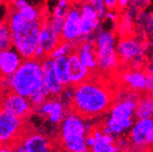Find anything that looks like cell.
Listing matches in <instances>:
<instances>
[{
    "label": "cell",
    "instance_id": "cell-21",
    "mask_svg": "<svg viewBox=\"0 0 153 152\" xmlns=\"http://www.w3.org/2000/svg\"><path fill=\"white\" fill-rule=\"evenodd\" d=\"M153 118V93H147L141 96L137 103L135 119Z\"/></svg>",
    "mask_w": 153,
    "mask_h": 152
},
{
    "label": "cell",
    "instance_id": "cell-39",
    "mask_svg": "<svg viewBox=\"0 0 153 152\" xmlns=\"http://www.w3.org/2000/svg\"><path fill=\"white\" fill-rule=\"evenodd\" d=\"M60 152H71V151H69V150H68V149L65 148V149H63V150H61Z\"/></svg>",
    "mask_w": 153,
    "mask_h": 152
},
{
    "label": "cell",
    "instance_id": "cell-12",
    "mask_svg": "<svg viewBox=\"0 0 153 152\" xmlns=\"http://www.w3.org/2000/svg\"><path fill=\"white\" fill-rule=\"evenodd\" d=\"M43 71V86L47 89L51 97H58L63 93L65 85L60 81L54 69V60L47 56L42 61Z\"/></svg>",
    "mask_w": 153,
    "mask_h": 152
},
{
    "label": "cell",
    "instance_id": "cell-2",
    "mask_svg": "<svg viewBox=\"0 0 153 152\" xmlns=\"http://www.w3.org/2000/svg\"><path fill=\"white\" fill-rule=\"evenodd\" d=\"M139 98L134 90L121 92L110 108L109 115L103 128L104 133L116 138L131 130L134 123L135 110Z\"/></svg>",
    "mask_w": 153,
    "mask_h": 152
},
{
    "label": "cell",
    "instance_id": "cell-8",
    "mask_svg": "<svg viewBox=\"0 0 153 152\" xmlns=\"http://www.w3.org/2000/svg\"><path fill=\"white\" fill-rule=\"evenodd\" d=\"M118 55L121 62L138 66L144 57L143 44L136 37H124L118 44Z\"/></svg>",
    "mask_w": 153,
    "mask_h": 152
},
{
    "label": "cell",
    "instance_id": "cell-17",
    "mask_svg": "<svg viewBox=\"0 0 153 152\" xmlns=\"http://www.w3.org/2000/svg\"><path fill=\"white\" fill-rule=\"evenodd\" d=\"M75 51L79 55L81 63L85 65L90 71L98 68V62L96 57L95 44L90 39L82 40L76 47Z\"/></svg>",
    "mask_w": 153,
    "mask_h": 152
},
{
    "label": "cell",
    "instance_id": "cell-3",
    "mask_svg": "<svg viewBox=\"0 0 153 152\" xmlns=\"http://www.w3.org/2000/svg\"><path fill=\"white\" fill-rule=\"evenodd\" d=\"M7 22L12 33V47L25 60L34 58L42 22H27L18 10L13 9L7 15Z\"/></svg>",
    "mask_w": 153,
    "mask_h": 152
},
{
    "label": "cell",
    "instance_id": "cell-26",
    "mask_svg": "<svg viewBox=\"0 0 153 152\" xmlns=\"http://www.w3.org/2000/svg\"><path fill=\"white\" fill-rule=\"evenodd\" d=\"M20 14L24 17L27 22H36V21H40V12L38 10V9L34 6L33 4L29 3L25 7H24L22 9L18 10Z\"/></svg>",
    "mask_w": 153,
    "mask_h": 152
},
{
    "label": "cell",
    "instance_id": "cell-13",
    "mask_svg": "<svg viewBox=\"0 0 153 152\" xmlns=\"http://www.w3.org/2000/svg\"><path fill=\"white\" fill-rule=\"evenodd\" d=\"M79 10L81 15L82 40H85L89 39L88 37L98 31L99 24H100V17L94 7L87 1L80 6Z\"/></svg>",
    "mask_w": 153,
    "mask_h": 152
},
{
    "label": "cell",
    "instance_id": "cell-14",
    "mask_svg": "<svg viewBox=\"0 0 153 152\" xmlns=\"http://www.w3.org/2000/svg\"><path fill=\"white\" fill-rule=\"evenodd\" d=\"M39 115L46 117L52 124L62 122L65 117V105L58 98H49L41 105L36 108Z\"/></svg>",
    "mask_w": 153,
    "mask_h": 152
},
{
    "label": "cell",
    "instance_id": "cell-23",
    "mask_svg": "<svg viewBox=\"0 0 153 152\" xmlns=\"http://www.w3.org/2000/svg\"><path fill=\"white\" fill-rule=\"evenodd\" d=\"M91 152H120V148L117 146L113 135L104 133L101 139L91 148Z\"/></svg>",
    "mask_w": 153,
    "mask_h": 152
},
{
    "label": "cell",
    "instance_id": "cell-11",
    "mask_svg": "<svg viewBox=\"0 0 153 152\" xmlns=\"http://www.w3.org/2000/svg\"><path fill=\"white\" fill-rule=\"evenodd\" d=\"M62 39L78 44L82 41L81 31V15L79 7H71L69 12L65 19L64 28L62 31Z\"/></svg>",
    "mask_w": 153,
    "mask_h": 152
},
{
    "label": "cell",
    "instance_id": "cell-27",
    "mask_svg": "<svg viewBox=\"0 0 153 152\" xmlns=\"http://www.w3.org/2000/svg\"><path fill=\"white\" fill-rule=\"evenodd\" d=\"M50 96L51 95L47 90V89H46L44 86H42L37 90H36V92L29 97V100H30V102H31L33 108H36L39 105H41L46 100L49 99Z\"/></svg>",
    "mask_w": 153,
    "mask_h": 152
},
{
    "label": "cell",
    "instance_id": "cell-35",
    "mask_svg": "<svg viewBox=\"0 0 153 152\" xmlns=\"http://www.w3.org/2000/svg\"><path fill=\"white\" fill-rule=\"evenodd\" d=\"M13 149H14V152H27L26 148H25L24 145H22V143L17 144V145L14 147Z\"/></svg>",
    "mask_w": 153,
    "mask_h": 152
},
{
    "label": "cell",
    "instance_id": "cell-6",
    "mask_svg": "<svg viewBox=\"0 0 153 152\" xmlns=\"http://www.w3.org/2000/svg\"><path fill=\"white\" fill-rule=\"evenodd\" d=\"M94 44L98 68L103 72H110L119 65L116 36L108 30H98L94 34Z\"/></svg>",
    "mask_w": 153,
    "mask_h": 152
},
{
    "label": "cell",
    "instance_id": "cell-1",
    "mask_svg": "<svg viewBox=\"0 0 153 152\" xmlns=\"http://www.w3.org/2000/svg\"><path fill=\"white\" fill-rule=\"evenodd\" d=\"M114 103L111 90L102 83L86 79L75 86L73 110L83 118H94L108 111Z\"/></svg>",
    "mask_w": 153,
    "mask_h": 152
},
{
    "label": "cell",
    "instance_id": "cell-37",
    "mask_svg": "<svg viewBox=\"0 0 153 152\" xmlns=\"http://www.w3.org/2000/svg\"><path fill=\"white\" fill-rule=\"evenodd\" d=\"M0 152H14V149L11 148L10 145H2Z\"/></svg>",
    "mask_w": 153,
    "mask_h": 152
},
{
    "label": "cell",
    "instance_id": "cell-18",
    "mask_svg": "<svg viewBox=\"0 0 153 152\" xmlns=\"http://www.w3.org/2000/svg\"><path fill=\"white\" fill-rule=\"evenodd\" d=\"M124 84L134 92L139 93L147 90L148 74L140 69H130L125 71L121 76Z\"/></svg>",
    "mask_w": 153,
    "mask_h": 152
},
{
    "label": "cell",
    "instance_id": "cell-31",
    "mask_svg": "<svg viewBox=\"0 0 153 152\" xmlns=\"http://www.w3.org/2000/svg\"><path fill=\"white\" fill-rule=\"evenodd\" d=\"M108 10H115L119 7L120 0H104Z\"/></svg>",
    "mask_w": 153,
    "mask_h": 152
},
{
    "label": "cell",
    "instance_id": "cell-32",
    "mask_svg": "<svg viewBox=\"0 0 153 152\" xmlns=\"http://www.w3.org/2000/svg\"><path fill=\"white\" fill-rule=\"evenodd\" d=\"M86 142H87V145H88V147L90 148H93L95 144L97 143V140H96V138L94 136V134L91 133H90L88 135H87V137H86Z\"/></svg>",
    "mask_w": 153,
    "mask_h": 152
},
{
    "label": "cell",
    "instance_id": "cell-38",
    "mask_svg": "<svg viewBox=\"0 0 153 152\" xmlns=\"http://www.w3.org/2000/svg\"><path fill=\"white\" fill-rule=\"evenodd\" d=\"M120 152H135V151H133V150H130V149H124V150H122Z\"/></svg>",
    "mask_w": 153,
    "mask_h": 152
},
{
    "label": "cell",
    "instance_id": "cell-9",
    "mask_svg": "<svg viewBox=\"0 0 153 152\" xmlns=\"http://www.w3.org/2000/svg\"><path fill=\"white\" fill-rule=\"evenodd\" d=\"M33 108L29 98L20 95L11 90H7L1 100V110H5L19 118L25 119Z\"/></svg>",
    "mask_w": 153,
    "mask_h": 152
},
{
    "label": "cell",
    "instance_id": "cell-10",
    "mask_svg": "<svg viewBox=\"0 0 153 152\" xmlns=\"http://www.w3.org/2000/svg\"><path fill=\"white\" fill-rule=\"evenodd\" d=\"M22 119L17 116L1 110L0 112V142L2 145H10L18 137L22 127Z\"/></svg>",
    "mask_w": 153,
    "mask_h": 152
},
{
    "label": "cell",
    "instance_id": "cell-34",
    "mask_svg": "<svg viewBox=\"0 0 153 152\" xmlns=\"http://www.w3.org/2000/svg\"><path fill=\"white\" fill-rule=\"evenodd\" d=\"M116 18H117V14L114 10H108V12H106L105 16V19L111 21V22H115Z\"/></svg>",
    "mask_w": 153,
    "mask_h": 152
},
{
    "label": "cell",
    "instance_id": "cell-36",
    "mask_svg": "<svg viewBox=\"0 0 153 152\" xmlns=\"http://www.w3.org/2000/svg\"><path fill=\"white\" fill-rule=\"evenodd\" d=\"M134 0H120V4H119V7L122 9V7H127L130 3H132Z\"/></svg>",
    "mask_w": 153,
    "mask_h": 152
},
{
    "label": "cell",
    "instance_id": "cell-33",
    "mask_svg": "<svg viewBox=\"0 0 153 152\" xmlns=\"http://www.w3.org/2000/svg\"><path fill=\"white\" fill-rule=\"evenodd\" d=\"M116 142H117L116 143L117 146L120 148V150L121 149L124 150V148H127V146H128V141L125 138H119Z\"/></svg>",
    "mask_w": 153,
    "mask_h": 152
},
{
    "label": "cell",
    "instance_id": "cell-22",
    "mask_svg": "<svg viewBox=\"0 0 153 152\" xmlns=\"http://www.w3.org/2000/svg\"><path fill=\"white\" fill-rule=\"evenodd\" d=\"M53 60H54V69L60 81L65 86L72 85L68 57H59Z\"/></svg>",
    "mask_w": 153,
    "mask_h": 152
},
{
    "label": "cell",
    "instance_id": "cell-30",
    "mask_svg": "<svg viewBox=\"0 0 153 152\" xmlns=\"http://www.w3.org/2000/svg\"><path fill=\"white\" fill-rule=\"evenodd\" d=\"M10 3L13 10H19L22 9L24 7H25L26 5H28L29 1L28 0H12V1H10Z\"/></svg>",
    "mask_w": 153,
    "mask_h": 152
},
{
    "label": "cell",
    "instance_id": "cell-25",
    "mask_svg": "<svg viewBox=\"0 0 153 152\" xmlns=\"http://www.w3.org/2000/svg\"><path fill=\"white\" fill-rule=\"evenodd\" d=\"M75 45L72 42L69 41H65V40H62L61 43L58 45V46L55 48V50H53L50 57L55 59V58H59V57H68L72 52L75 51Z\"/></svg>",
    "mask_w": 153,
    "mask_h": 152
},
{
    "label": "cell",
    "instance_id": "cell-29",
    "mask_svg": "<svg viewBox=\"0 0 153 152\" xmlns=\"http://www.w3.org/2000/svg\"><path fill=\"white\" fill-rule=\"evenodd\" d=\"M87 2H89L91 6L94 7V10L98 13L100 19L105 18L106 12H108V7L105 3L104 0H86Z\"/></svg>",
    "mask_w": 153,
    "mask_h": 152
},
{
    "label": "cell",
    "instance_id": "cell-20",
    "mask_svg": "<svg viewBox=\"0 0 153 152\" xmlns=\"http://www.w3.org/2000/svg\"><path fill=\"white\" fill-rule=\"evenodd\" d=\"M22 145L27 152H51L50 142L40 133H31L22 140Z\"/></svg>",
    "mask_w": 153,
    "mask_h": 152
},
{
    "label": "cell",
    "instance_id": "cell-15",
    "mask_svg": "<svg viewBox=\"0 0 153 152\" xmlns=\"http://www.w3.org/2000/svg\"><path fill=\"white\" fill-rule=\"evenodd\" d=\"M24 58L14 48H10L0 51V73L2 78H7L16 72Z\"/></svg>",
    "mask_w": 153,
    "mask_h": 152
},
{
    "label": "cell",
    "instance_id": "cell-16",
    "mask_svg": "<svg viewBox=\"0 0 153 152\" xmlns=\"http://www.w3.org/2000/svg\"><path fill=\"white\" fill-rule=\"evenodd\" d=\"M62 40V36L51 28L48 20L42 22L39 36H38V46L44 50L46 54L50 56Z\"/></svg>",
    "mask_w": 153,
    "mask_h": 152
},
{
    "label": "cell",
    "instance_id": "cell-19",
    "mask_svg": "<svg viewBox=\"0 0 153 152\" xmlns=\"http://www.w3.org/2000/svg\"><path fill=\"white\" fill-rule=\"evenodd\" d=\"M68 62H69L70 74H71V84L76 86L79 83L85 81L88 78L90 70L84 65L76 54L74 51L68 56Z\"/></svg>",
    "mask_w": 153,
    "mask_h": 152
},
{
    "label": "cell",
    "instance_id": "cell-24",
    "mask_svg": "<svg viewBox=\"0 0 153 152\" xmlns=\"http://www.w3.org/2000/svg\"><path fill=\"white\" fill-rule=\"evenodd\" d=\"M12 47V33L7 22L0 24V50Z\"/></svg>",
    "mask_w": 153,
    "mask_h": 152
},
{
    "label": "cell",
    "instance_id": "cell-4",
    "mask_svg": "<svg viewBox=\"0 0 153 152\" xmlns=\"http://www.w3.org/2000/svg\"><path fill=\"white\" fill-rule=\"evenodd\" d=\"M2 89L29 98L36 90L43 86V71L41 61L25 59L19 69L12 76L2 78Z\"/></svg>",
    "mask_w": 153,
    "mask_h": 152
},
{
    "label": "cell",
    "instance_id": "cell-7",
    "mask_svg": "<svg viewBox=\"0 0 153 152\" xmlns=\"http://www.w3.org/2000/svg\"><path fill=\"white\" fill-rule=\"evenodd\" d=\"M130 142L138 149L153 147V118L137 119L130 130Z\"/></svg>",
    "mask_w": 153,
    "mask_h": 152
},
{
    "label": "cell",
    "instance_id": "cell-28",
    "mask_svg": "<svg viewBox=\"0 0 153 152\" xmlns=\"http://www.w3.org/2000/svg\"><path fill=\"white\" fill-rule=\"evenodd\" d=\"M71 9L69 0H57V2L52 10V16L65 19L67 13Z\"/></svg>",
    "mask_w": 153,
    "mask_h": 152
},
{
    "label": "cell",
    "instance_id": "cell-5",
    "mask_svg": "<svg viewBox=\"0 0 153 152\" xmlns=\"http://www.w3.org/2000/svg\"><path fill=\"white\" fill-rule=\"evenodd\" d=\"M91 130L85 118L74 112L65 115L61 122V140L64 148L71 152H91L86 137Z\"/></svg>",
    "mask_w": 153,
    "mask_h": 152
}]
</instances>
